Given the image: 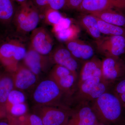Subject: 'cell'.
<instances>
[{
	"instance_id": "obj_1",
	"label": "cell",
	"mask_w": 125,
	"mask_h": 125,
	"mask_svg": "<svg viewBox=\"0 0 125 125\" xmlns=\"http://www.w3.org/2000/svg\"><path fill=\"white\" fill-rule=\"evenodd\" d=\"M90 105L99 123L105 125L125 123V106L112 90H107Z\"/></svg>"
},
{
	"instance_id": "obj_2",
	"label": "cell",
	"mask_w": 125,
	"mask_h": 125,
	"mask_svg": "<svg viewBox=\"0 0 125 125\" xmlns=\"http://www.w3.org/2000/svg\"><path fill=\"white\" fill-rule=\"evenodd\" d=\"M64 94L56 83L49 78L36 86L32 94L33 100L36 105L62 106L60 102Z\"/></svg>"
},
{
	"instance_id": "obj_3",
	"label": "cell",
	"mask_w": 125,
	"mask_h": 125,
	"mask_svg": "<svg viewBox=\"0 0 125 125\" xmlns=\"http://www.w3.org/2000/svg\"><path fill=\"white\" fill-rule=\"evenodd\" d=\"M111 84L103 77L94 76L77 85L76 99L79 104L92 102L108 90Z\"/></svg>"
},
{
	"instance_id": "obj_4",
	"label": "cell",
	"mask_w": 125,
	"mask_h": 125,
	"mask_svg": "<svg viewBox=\"0 0 125 125\" xmlns=\"http://www.w3.org/2000/svg\"><path fill=\"white\" fill-rule=\"evenodd\" d=\"M40 13L31 0L20 5L13 19L18 29L24 33L36 29L40 21Z\"/></svg>"
},
{
	"instance_id": "obj_5",
	"label": "cell",
	"mask_w": 125,
	"mask_h": 125,
	"mask_svg": "<svg viewBox=\"0 0 125 125\" xmlns=\"http://www.w3.org/2000/svg\"><path fill=\"white\" fill-rule=\"evenodd\" d=\"M33 111L44 125H66L71 110L63 106L36 105Z\"/></svg>"
},
{
	"instance_id": "obj_6",
	"label": "cell",
	"mask_w": 125,
	"mask_h": 125,
	"mask_svg": "<svg viewBox=\"0 0 125 125\" xmlns=\"http://www.w3.org/2000/svg\"><path fill=\"white\" fill-rule=\"evenodd\" d=\"M97 50L105 57L120 58L125 54V37L109 36L96 41Z\"/></svg>"
},
{
	"instance_id": "obj_7",
	"label": "cell",
	"mask_w": 125,
	"mask_h": 125,
	"mask_svg": "<svg viewBox=\"0 0 125 125\" xmlns=\"http://www.w3.org/2000/svg\"><path fill=\"white\" fill-rule=\"evenodd\" d=\"M78 76L64 66L56 64L49 75V79L55 81L66 94L75 92Z\"/></svg>"
},
{
	"instance_id": "obj_8",
	"label": "cell",
	"mask_w": 125,
	"mask_h": 125,
	"mask_svg": "<svg viewBox=\"0 0 125 125\" xmlns=\"http://www.w3.org/2000/svg\"><path fill=\"white\" fill-rule=\"evenodd\" d=\"M102 62L103 77L106 82L112 84L125 76V62L120 58L105 57Z\"/></svg>"
},
{
	"instance_id": "obj_9",
	"label": "cell",
	"mask_w": 125,
	"mask_h": 125,
	"mask_svg": "<svg viewBox=\"0 0 125 125\" xmlns=\"http://www.w3.org/2000/svg\"><path fill=\"white\" fill-rule=\"evenodd\" d=\"M71 110L66 125H93L99 123L90 104H79Z\"/></svg>"
},
{
	"instance_id": "obj_10",
	"label": "cell",
	"mask_w": 125,
	"mask_h": 125,
	"mask_svg": "<svg viewBox=\"0 0 125 125\" xmlns=\"http://www.w3.org/2000/svg\"><path fill=\"white\" fill-rule=\"evenodd\" d=\"M53 45L52 37L45 28H36L32 31L30 46L38 53L46 55L52 51Z\"/></svg>"
},
{
	"instance_id": "obj_11",
	"label": "cell",
	"mask_w": 125,
	"mask_h": 125,
	"mask_svg": "<svg viewBox=\"0 0 125 125\" xmlns=\"http://www.w3.org/2000/svg\"><path fill=\"white\" fill-rule=\"evenodd\" d=\"M125 9V1L123 0H83L77 10L90 14L93 12L112 9Z\"/></svg>"
},
{
	"instance_id": "obj_12",
	"label": "cell",
	"mask_w": 125,
	"mask_h": 125,
	"mask_svg": "<svg viewBox=\"0 0 125 125\" xmlns=\"http://www.w3.org/2000/svg\"><path fill=\"white\" fill-rule=\"evenodd\" d=\"M27 52L24 47L16 42L4 43L0 47L1 58L16 67L18 66L17 62L23 59Z\"/></svg>"
},
{
	"instance_id": "obj_13",
	"label": "cell",
	"mask_w": 125,
	"mask_h": 125,
	"mask_svg": "<svg viewBox=\"0 0 125 125\" xmlns=\"http://www.w3.org/2000/svg\"><path fill=\"white\" fill-rule=\"evenodd\" d=\"M51 58V61L56 64L66 67L78 76L79 61L72 55L66 47L60 46L57 48L53 52Z\"/></svg>"
},
{
	"instance_id": "obj_14",
	"label": "cell",
	"mask_w": 125,
	"mask_h": 125,
	"mask_svg": "<svg viewBox=\"0 0 125 125\" xmlns=\"http://www.w3.org/2000/svg\"><path fill=\"white\" fill-rule=\"evenodd\" d=\"M23 60L25 65L37 76L46 70L49 63L46 56L38 53L31 46Z\"/></svg>"
},
{
	"instance_id": "obj_15",
	"label": "cell",
	"mask_w": 125,
	"mask_h": 125,
	"mask_svg": "<svg viewBox=\"0 0 125 125\" xmlns=\"http://www.w3.org/2000/svg\"><path fill=\"white\" fill-rule=\"evenodd\" d=\"M37 76L25 65L18 66L12 76L14 87L21 90L28 89L37 82Z\"/></svg>"
},
{
	"instance_id": "obj_16",
	"label": "cell",
	"mask_w": 125,
	"mask_h": 125,
	"mask_svg": "<svg viewBox=\"0 0 125 125\" xmlns=\"http://www.w3.org/2000/svg\"><path fill=\"white\" fill-rule=\"evenodd\" d=\"M66 48L76 59L84 62L94 56V50L92 46L76 39L65 42Z\"/></svg>"
},
{
	"instance_id": "obj_17",
	"label": "cell",
	"mask_w": 125,
	"mask_h": 125,
	"mask_svg": "<svg viewBox=\"0 0 125 125\" xmlns=\"http://www.w3.org/2000/svg\"><path fill=\"white\" fill-rule=\"evenodd\" d=\"M94 76L103 77L102 60L96 56L83 62L79 72L77 85Z\"/></svg>"
},
{
	"instance_id": "obj_18",
	"label": "cell",
	"mask_w": 125,
	"mask_h": 125,
	"mask_svg": "<svg viewBox=\"0 0 125 125\" xmlns=\"http://www.w3.org/2000/svg\"><path fill=\"white\" fill-rule=\"evenodd\" d=\"M90 14L108 23L125 28V16L112 9L93 12Z\"/></svg>"
},
{
	"instance_id": "obj_19",
	"label": "cell",
	"mask_w": 125,
	"mask_h": 125,
	"mask_svg": "<svg viewBox=\"0 0 125 125\" xmlns=\"http://www.w3.org/2000/svg\"><path fill=\"white\" fill-rule=\"evenodd\" d=\"M79 22L96 41L101 38V33L99 28L97 19L95 16L90 14L83 15L79 19Z\"/></svg>"
},
{
	"instance_id": "obj_20",
	"label": "cell",
	"mask_w": 125,
	"mask_h": 125,
	"mask_svg": "<svg viewBox=\"0 0 125 125\" xmlns=\"http://www.w3.org/2000/svg\"><path fill=\"white\" fill-rule=\"evenodd\" d=\"M14 0H0V22L7 23L14 19L16 8Z\"/></svg>"
},
{
	"instance_id": "obj_21",
	"label": "cell",
	"mask_w": 125,
	"mask_h": 125,
	"mask_svg": "<svg viewBox=\"0 0 125 125\" xmlns=\"http://www.w3.org/2000/svg\"><path fill=\"white\" fill-rule=\"evenodd\" d=\"M14 88L12 76L9 75L0 76V104L5 105L9 94Z\"/></svg>"
},
{
	"instance_id": "obj_22",
	"label": "cell",
	"mask_w": 125,
	"mask_h": 125,
	"mask_svg": "<svg viewBox=\"0 0 125 125\" xmlns=\"http://www.w3.org/2000/svg\"><path fill=\"white\" fill-rule=\"evenodd\" d=\"M10 125H44L40 117L33 113L10 117Z\"/></svg>"
},
{
	"instance_id": "obj_23",
	"label": "cell",
	"mask_w": 125,
	"mask_h": 125,
	"mask_svg": "<svg viewBox=\"0 0 125 125\" xmlns=\"http://www.w3.org/2000/svg\"><path fill=\"white\" fill-rule=\"evenodd\" d=\"M97 21L99 28L101 33L108 36H121L125 37V28L108 23L98 19Z\"/></svg>"
},
{
	"instance_id": "obj_24",
	"label": "cell",
	"mask_w": 125,
	"mask_h": 125,
	"mask_svg": "<svg viewBox=\"0 0 125 125\" xmlns=\"http://www.w3.org/2000/svg\"><path fill=\"white\" fill-rule=\"evenodd\" d=\"M80 31V29L78 25L72 24L68 28L55 34L58 40L66 42L77 39Z\"/></svg>"
},
{
	"instance_id": "obj_25",
	"label": "cell",
	"mask_w": 125,
	"mask_h": 125,
	"mask_svg": "<svg viewBox=\"0 0 125 125\" xmlns=\"http://www.w3.org/2000/svg\"><path fill=\"white\" fill-rule=\"evenodd\" d=\"M112 91L125 106V76L113 83Z\"/></svg>"
},
{
	"instance_id": "obj_26",
	"label": "cell",
	"mask_w": 125,
	"mask_h": 125,
	"mask_svg": "<svg viewBox=\"0 0 125 125\" xmlns=\"http://www.w3.org/2000/svg\"><path fill=\"white\" fill-rule=\"evenodd\" d=\"M43 13L46 22L52 26L58 23L63 17L58 10L49 8L47 9Z\"/></svg>"
},
{
	"instance_id": "obj_27",
	"label": "cell",
	"mask_w": 125,
	"mask_h": 125,
	"mask_svg": "<svg viewBox=\"0 0 125 125\" xmlns=\"http://www.w3.org/2000/svg\"><path fill=\"white\" fill-rule=\"evenodd\" d=\"M25 101V96L22 92L13 89L9 94L5 105L7 107L11 105L24 103Z\"/></svg>"
},
{
	"instance_id": "obj_28",
	"label": "cell",
	"mask_w": 125,
	"mask_h": 125,
	"mask_svg": "<svg viewBox=\"0 0 125 125\" xmlns=\"http://www.w3.org/2000/svg\"><path fill=\"white\" fill-rule=\"evenodd\" d=\"M9 114V117H17L26 114L28 108L27 105L23 103L18 104L11 105L6 107Z\"/></svg>"
},
{
	"instance_id": "obj_29",
	"label": "cell",
	"mask_w": 125,
	"mask_h": 125,
	"mask_svg": "<svg viewBox=\"0 0 125 125\" xmlns=\"http://www.w3.org/2000/svg\"><path fill=\"white\" fill-rule=\"evenodd\" d=\"M72 21L70 18L62 17L58 23L53 25L52 30L54 33H56L70 27L72 24Z\"/></svg>"
},
{
	"instance_id": "obj_30",
	"label": "cell",
	"mask_w": 125,
	"mask_h": 125,
	"mask_svg": "<svg viewBox=\"0 0 125 125\" xmlns=\"http://www.w3.org/2000/svg\"><path fill=\"white\" fill-rule=\"evenodd\" d=\"M49 8L59 10L65 8V0H48Z\"/></svg>"
},
{
	"instance_id": "obj_31",
	"label": "cell",
	"mask_w": 125,
	"mask_h": 125,
	"mask_svg": "<svg viewBox=\"0 0 125 125\" xmlns=\"http://www.w3.org/2000/svg\"><path fill=\"white\" fill-rule=\"evenodd\" d=\"M31 1L41 13H43L49 8L48 0H32Z\"/></svg>"
},
{
	"instance_id": "obj_32",
	"label": "cell",
	"mask_w": 125,
	"mask_h": 125,
	"mask_svg": "<svg viewBox=\"0 0 125 125\" xmlns=\"http://www.w3.org/2000/svg\"><path fill=\"white\" fill-rule=\"evenodd\" d=\"M83 0H65V8L71 10H77Z\"/></svg>"
},
{
	"instance_id": "obj_33",
	"label": "cell",
	"mask_w": 125,
	"mask_h": 125,
	"mask_svg": "<svg viewBox=\"0 0 125 125\" xmlns=\"http://www.w3.org/2000/svg\"><path fill=\"white\" fill-rule=\"evenodd\" d=\"M14 0L18 2L20 4V5L22 4L26 3L28 1V0Z\"/></svg>"
},
{
	"instance_id": "obj_34",
	"label": "cell",
	"mask_w": 125,
	"mask_h": 125,
	"mask_svg": "<svg viewBox=\"0 0 125 125\" xmlns=\"http://www.w3.org/2000/svg\"><path fill=\"white\" fill-rule=\"evenodd\" d=\"M0 125H10L9 123H7L4 122H0Z\"/></svg>"
},
{
	"instance_id": "obj_35",
	"label": "cell",
	"mask_w": 125,
	"mask_h": 125,
	"mask_svg": "<svg viewBox=\"0 0 125 125\" xmlns=\"http://www.w3.org/2000/svg\"><path fill=\"white\" fill-rule=\"evenodd\" d=\"M103 125V124H102V123H96V124H94V125Z\"/></svg>"
},
{
	"instance_id": "obj_36",
	"label": "cell",
	"mask_w": 125,
	"mask_h": 125,
	"mask_svg": "<svg viewBox=\"0 0 125 125\" xmlns=\"http://www.w3.org/2000/svg\"><path fill=\"white\" fill-rule=\"evenodd\" d=\"M124 62H125V61H124Z\"/></svg>"
},
{
	"instance_id": "obj_37",
	"label": "cell",
	"mask_w": 125,
	"mask_h": 125,
	"mask_svg": "<svg viewBox=\"0 0 125 125\" xmlns=\"http://www.w3.org/2000/svg\"><path fill=\"white\" fill-rule=\"evenodd\" d=\"M125 125V123H124V125Z\"/></svg>"
},
{
	"instance_id": "obj_38",
	"label": "cell",
	"mask_w": 125,
	"mask_h": 125,
	"mask_svg": "<svg viewBox=\"0 0 125 125\" xmlns=\"http://www.w3.org/2000/svg\"></svg>"
}]
</instances>
